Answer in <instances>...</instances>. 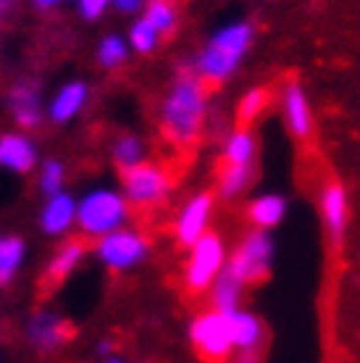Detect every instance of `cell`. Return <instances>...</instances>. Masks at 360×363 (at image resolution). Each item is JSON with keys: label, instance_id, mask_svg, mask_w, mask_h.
Masks as SVG:
<instances>
[{"label": "cell", "instance_id": "1", "mask_svg": "<svg viewBox=\"0 0 360 363\" xmlns=\"http://www.w3.org/2000/svg\"><path fill=\"white\" fill-rule=\"evenodd\" d=\"M208 116V87L192 72H184L166 92L158 111L163 140L176 150L195 147L203 137Z\"/></svg>", "mask_w": 360, "mask_h": 363}, {"label": "cell", "instance_id": "2", "mask_svg": "<svg viewBox=\"0 0 360 363\" xmlns=\"http://www.w3.org/2000/svg\"><path fill=\"white\" fill-rule=\"evenodd\" d=\"M252 35H255V29H252L250 21H235L221 32H216L213 40L198 53L192 74L206 84L208 90L221 87L240 69L242 55L252 45Z\"/></svg>", "mask_w": 360, "mask_h": 363}, {"label": "cell", "instance_id": "3", "mask_svg": "<svg viewBox=\"0 0 360 363\" xmlns=\"http://www.w3.org/2000/svg\"><path fill=\"white\" fill-rule=\"evenodd\" d=\"M121 182H124L121 198L135 213L155 211L171 190V174L166 166L155 164V161H142V164L121 172Z\"/></svg>", "mask_w": 360, "mask_h": 363}, {"label": "cell", "instance_id": "4", "mask_svg": "<svg viewBox=\"0 0 360 363\" xmlns=\"http://www.w3.org/2000/svg\"><path fill=\"white\" fill-rule=\"evenodd\" d=\"M129 218V206L116 190H95L77 206V224L81 237H106L124 229Z\"/></svg>", "mask_w": 360, "mask_h": 363}, {"label": "cell", "instance_id": "5", "mask_svg": "<svg viewBox=\"0 0 360 363\" xmlns=\"http://www.w3.org/2000/svg\"><path fill=\"white\" fill-rule=\"evenodd\" d=\"M271 258H274V242L266 229H255L247 237H242V242L237 245V250L224 261V269L232 279H237L242 287L247 284H261L271 272Z\"/></svg>", "mask_w": 360, "mask_h": 363}, {"label": "cell", "instance_id": "6", "mask_svg": "<svg viewBox=\"0 0 360 363\" xmlns=\"http://www.w3.org/2000/svg\"><path fill=\"white\" fill-rule=\"evenodd\" d=\"M189 340L200 353V358H206L208 363H229L235 355L229 313H221V311L210 308L206 313H200L189 327Z\"/></svg>", "mask_w": 360, "mask_h": 363}, {"label": "cell", "instance_id": "7", "mask_svg": "<svg viewBox=\"0 0 360 363\" xmlns=\"http://www.w3.org/2000/svg\"><path fill=\"white\" fill-rule=\"evenodd\" d=\"M224 261H226V250L221 237L216 232H206L195 245L189 247L187 269H184V287L192 295L208 292L213 279L218 277V272H221Z\"/></svg>", "mask_w": 360, "mask_h": 363}, {"label": "cell", "instance_id": "8", "mask_svg": "<svg viewBox=\"0 0 360 363\" xmlns=\"http://www.w3.org/2000/svg\"><path fill=\"white\" fill-rule=\"evenodd\" d=\"M95 253L103 264L113 269V272H126L132 266L142 264L147 253H150V242L142 232H135V229H116L111 235L100 237L98 245H95Z\"/></svg>", "mask_w": 360, "mask_h": 363}, {"label": "cell", "instance_id": "9", "mask_svg": "<svg viewBox=\"0 0 360 363\" xmlns=\"http://www.w3.org/2000/svg\"><path fill=\"white\" fill-rule=\"evenodd\" d=\"M210 213H213V192H198L195 198L184 203L179 216L174 221V237L181 247H192L200 237L208 232L210 224Z\"/></svg>", "mask_w": 360, "mask_h": 363}, {"label": "cell", "instance_id": "10", "mask_svg": "<svg viewBox=\"0 0 360 363\" xmlns=\"http://www.w3.org/2000/svg\"><path fill=\"white\" fill-rule=\"evenodd\" d=\"M321 216H324V227L332 245L339 247L350 221V203H347V190L342 187V182L329 179L321 187Z\"/></svg>", "mask_w": 360, "mask_h": 363}, {"label": "cell", "instance_id": "11", "mask_svg": "<svg viewBox=\"0 0 360 363\" xmlns=\"http://www.w3.org/2000/svg\"><path fill=\"white\" fill-rule=\"evenodd\" d=\"M281 103H284V118H287V127L292 132V137L300 140V143H305L308 137L313 135V113H310V103H308L300 82H289L284 87Z\"/></svg>", "mask_w": 360, "mask_h": 363}, {"label": "cell", "instance_id": "12", "mask_svg": "<svg viewBox=\"0 0 360 363\" xmlns=\"http://www.w3.org/2000/svg\"><path fill=\"white\" fill-rule=\"evenodd\" d=\"M37 164V147L29 137L18 135V132H9L0 135V166L16 174L32 172Z\"/></svg>", "mask_w": 360, "mask_h": 363}, {"label": "cell", "instance_id": "13", "mask_svg": "<svg viewBox=\"0 0 360 363\" xmlns=\"http://www.w3.org/2000/svg\"><path fill=\"white\" fill-rule=\"evenodd\" d=\"M9 111L16 118L18 127L32 129L40 127L43 118V103H40V90L35 84H16L9 92Z\"/></svg>", "mask_w": 360, "mask_h": 363}, {"label": "cell", "instance_id": "14", "mask_svg": "<svg viewBox=\"0 0 360 363\" xmlns=\"http://www.w3.org/2000/svg\"><path fill=\"white\" fill-rule=\"evenodd\" d=\"M29 340L35 342L40 350H55L69 340V324L61 321L55 313L40 311L29 321Z\"/></svg>", "mask_w": 360, "mask_h": 363}, {"label": "cell", "instance_id": "15", "mask_svg": "<svg viewBox=\"0 0 360 363\" xmlns=\"http://www.w3.org/2000/svg\"><path fill=\"white\" fill-rule=\"evenodd\" d=\"M84 253H87V237H74L69 242H63L45 269V284H50V287H53V284H61V281L79 266Z\"/></svg>", "mask_w": 360, "mask_h": 363}, {"label": "cell", "instance_id": "16", "mask_svg": "<svg viewBox=\"0 0 360 363\" xmlns=\"http://www.w3.org/2000/svg\"><path fill=\"white\" fill-rule=\"evenodd\" d=\"M77 218V203L66 192H55L47 198V206L43 211V229L47 235H61L74 224Z\"/></svg>", "mask_w": 360, "mask_h": 363}, {"label": "cell", "instance_id": "17", "mask_svg": "<svg viewBox=\"0 0 360 363\" xmlns=\"http://www.w3.org/2000/svg\"><path fill=\"white\" fill-rule=\"evenodd\" d=\"M229 324H232L235 350H261L263 324L258 321V316H252V313H247V311L237 308L229 313Z\"/></svg>", "mask_w": 360, "mask_h": 363}, {"label": "cell", "instance_id": "18", "mask_svg": "<svg viewBox=\"0 0 360 363\" xmlns=\"http://www.w3.org/2000/svg\"><path fill=\"white\" fill-rule=\"evenodd\" d=\"M84 103H87V84L84 82L63 84L61 90H58V95L53 98V103H50V118H53L55 124H66V121H72L84 108Z\"/></svg>", "mask_w": 360, "mask_h": 363}, {"label": "cell", "instance_id": "19", "mask_svg": "<svg viewBox=\"0 0 360 363\" xmlns=\"http://www.w3.org/2000/svg\"><path fill=\"white\" fill-rule=\"evenodd\" d=\"M142 18L161 37H169L179 27V3L176 0H147Z\"/></svg>", "mask_w": 360, "mask_h": 363}, {"label": "cell", "instance_id": "20", "mask_svg": "<svg viewBox=\"0 0 360 363\" xmlns=\"http://www.w3.org/2000/svg\"><path fill=\"white\" fill-rule=\"evenodd\" d=\"M284 211H287L284 198H279V195H261V198H255L247 206V218L258 229H271L284 218Z\"/></svg>", "mask_w": 360, "mask_h": 363}, {"label": "cell", "instance_id": "21", "mask_svg": "<svg viewBox=\"0 0 360 363\" xmlns=\"http://www.w3.org/2000/svg\"><path fill=\"white\" fill-rule=\"evenodd\" d=\"M242 284L237 279H232L229 274L221 269L218 277L210 284V303H213V311H221V313H232V311L240 308V298H242Z\"/></svg>", "mask_w": 360, "mask_h": 363}, {"label": "cell", "instance_id": "22", "mask_svg": "<svg viewBox=\"0 0 360 363\" xmlns=\"http://www.w3.org/2000/svg\"><path fill=\"white\" fill-rule=\"evenodd\" d=\"M252 161H255V137L250 129L240 127L226 140L224 166H250Z\"/></svg>", "mask_w": 360, "mask_h": 363}, {"label": "cell", "instance_id": "23", "mask_svg": "<svg viewBox=\"0 0 360 363\" xmlns=\"http://www.w3.org/2000/svg\"><path fill=\"white\" fill-rule=\"evenodd\" d=\"M24 240L13 235L0 237V287H6L16 277L18 266L24 261Z\"/></svg>", "mask_w": 360, "mask_h": 363}, {"label": "cell", "instance_id": "24", "mask_svg": "<svg viewBox=\"0 0 360 363\" xmlns=\"http://www.w3.org/2000/svg\"><path fill=\"white\" fill-rule=\"evenodd\" d=\"M252 169L255 166H221L216 182V195L224 200L237 198L240 192H244V187L250 184L252 179Z\"/></svg>", "mask_w": 360, "mask_h": 363}, {"label": "cell", "instance_id": "25", "mask_svg": "<svg viewBox=\"0 0 360 363\" xmlns=\"http://www.w3.org/2000/svg\"><path fill=\"white\" fill-rule=\"evenodd\" d=\"M147 161V147H145V140L135 135H121L113 143V164H116L118 172H126L132 166Z\"/></svg>", "mask_w": 360, "mask_h": 363}, {"label": "cell", "instance_id": "26", "mask_svg": "<svg viewBox=\"0 0 360 363\" xmlns=\"http://www.w3.org/2000/svg\"><path fill=\"white\" fill-rule=\"evenodd\" d=\"M269 103H271V92L266 90V87H255V90H250L242 98L240 108H237V124L244 129H250V124L266 111Z\"/></svg>", "mask_w": 360, "mask_h": 363}, {"label": "cell", "instance_id": "27", "mask_svg": "<svg viewBox=\"0 0 360 363\" xmlns=\"http://www.w3.org/2000/svg\"><path fill=\"white\" fill-rule=\"evenodd\" d=\"M98 61L103 69H118L126 61V43L121 37L108 35L98 48Z\"/></svg>", "mask_w": 360, "mask_h": 363}, {"label": "cell", "instance_id": "28", "mask_svg": "<svg viewBox=\"0 0 360 363\" xmlns=\"http://www.w3.org/2000/svg\"><path fill=\"white\" fill-rule=\"evenodd\" d=\"M129 43H132V48H135L137 53H153L155 48H158V43H161V35L145 18H140L135 27H132V32H129Z\"/></svg>", "mask_w": 360, "mask_h": 363}, {"label": "cell", "instance_id": "29", "mask_svg": "<svg viewBox=\"0 0 360 363\" xmlns=\"http://www.w3.org/2000/svg\"><path fill=\"white\" fill-rule=\"evenodd\" d=\"M63 177H66V169H63L61 161H47V164L43 166V174H40V187H43V192H45V195L61 192Z\"/></svg>", "mask_w": 360, "mask_h": 363}, {"label": "cell", "instance_id": "30", "mask_svg": "<svg viewBox=\"0 0 360 363\" xmlns=\"http://www.w3.org/2000/svg\"><path fill=\"white\" fill-rule=\"evenodd\" d=\"M111 6V0H79L77 3V9H79V13L87 21H92V18H98L106 13V9Z\"/></svg>", "mask_w": 360, "mask_h": 363}, {"label": "cell", "instance_id": "31", "mask_svg": "<svg viewBox=\"0 0 360 363\" xmlns=\"http://www.w3.org/2000/svg\"><path fill=\"white\" fill-rule=\"evenodd\" d=\"M121 13H135L145 6V0H111Z\"/></svg>", "mask_w": 360, "mask_h": 363}, {"label": "cell", "instance_id": "32", "mask_svg": "<svg viewBox=\"0 0 360 363\" xmlns=\"http://www.w3.org/2000/svg\"><path fill=\"white\" fill-rule=\"evenodd\" d=\"M232 363H261V350H237Z\"/></svg>", "mask_w": 360, "mask_h": 363}, {"label": "cell", "instance_id": "33", "mask_svg": "<svg viewBox=\"0 0 360 363\" xmlns=\"http://www.w3.org/2000/svg\"><path fill=\"white\" fill-rule=\"evenodd\" d=\"M61 0H32V6H35L37 11H50V9H55Z\"/></svg>", "mask_w": 360, "mask_h": 363}, {"label": "cell", "instance_id": "34", "mask_svg": "<svg viewBox=\"0 0 360 363\" xmlns=\"http://www.w3.org/2000/svg\"><path fill=\"white\" fill-rule=\"evenodd\" d=\"M11 0H0V9H6V6H9Z\"/></svg>", "mask_w": 360, "mask_h": 363}, {"label": "cell", "instance_id": "35", "mask_svg": "<svg viewBox=\"0 0 360 363\" xmlns=\"http://www.w3.org/2000/svg\"><path fill=\"white\" fill-rule=\"evenodd\" d=\"M108 363H121V361H108Z\"/></svg>", "mask_w": 360, "mask_h": 363}, {"label": "cell", "instance_id": "36", "mask_svg": "<svg viewBox=\"0 0 360 363\" xmlns=\"http://www.w3.org/2000/svg\"><path fill=\"white\" fill-rule=\"evenodd\" d=\"M0 13H3V9H0Z\"/></svg>", "mask_w": 360, "mask_h": 363}]
</instances>
